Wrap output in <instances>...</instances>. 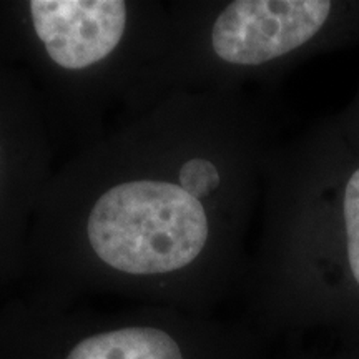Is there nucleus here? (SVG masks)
Listing matches in <instances>:
<instances>
[{"label":"nucleus","mask_w":359,"mask_h":359,"mask_svg":"<svg viewBox=\"0 0 359 359\" xmlns=\"http://www.w3.org/2000/svg\"><path fill=\"white\" fill-rule=\"evenodd\" d=\"M271 168L257 316L268 330L359 338V150L327 116Z\"/></svg>","instance_id":"f257e3e1"},{"label":"nucleus","mask_w":359,"mask_h":359,"mask_svg":"<svg viewBox=\"0 0 359 359\" xmlns=\"http://www.w3.org/2000/svg\"><path fill=\"white\" fill-rule=\"evenodd\" d=\"M263 128L251 111L231 107L180 178H142L111 187L87 219L90 248L103 266L128 278H161L203 266L224 280L266 161Z\"/></svg>","instance_id":"f03ea898"},{"label":"nucleus","mask_w":359,"mask_h":359,"mask_svg":"<svg viewBox=\"0 0 359 359\" xmlns=\"http://www.w3.org/2000/svg\"><path fill=\"white\" fill-rule=\"evenodd\" d=\"M359 45V0H235L213 13L208 52L230 79Z\"/></svg>","instance_id":"7ed1b4c3"},{"label":"nucleus","mask_w":359,"mask_h":359,"mask_svg":"<svg viewBox=\"0 0 359 359\" xmlns=\"http://www.w3.org/2000/svg\"><path fill=\"white\" fill-rule=\"evenodd\" d=\"M15 359H263L248 327L140 316L114 323L47 311Z\"/></svg>","instance_id":"20e7f679"},{"label":"nucleus","mask_w":359,"mask_h":359,"mask_svg":"<svg viewBox=\"0 0 359 359\" xmlns=\"http://www.w3.org/2000/svg\"><path fill=\"white\" fill-rule=\"evenodd\" d=\"M32 25L53 64L83 70L105 60L122 42L128 6L120 0H34Z\"/></svg>","instance_id":"39448f33"},{"label":"nucleus","mask_w":359,"mask_h":359,"mask_svg":"<svg viewBox=\"0 0 359 359\" xmlns=\"http://www.w3.org/2000/svg\"><path fill=\"white\" fill-rule=\"evenodd\" d=\"M341 132L348 138L349 143L359 150V85L356 93L339 114L333 115Z\"/></svg>","instance_id":"423d86ee"},{"label":"nucleus","mask_w":359,"mask_h":359,"mask_svg":"<svg viewBox=\"0 0 359 359\" xmlns=\"http://www.w3.org/2000/svg\"><path fill=\"white\" fill-rule=\"evenodd\" d=\"M296 359H359V338L339 339L333 349L323 353H309Z\"/></svg>","instance_id":"0eeeda50"}]
</instances>
